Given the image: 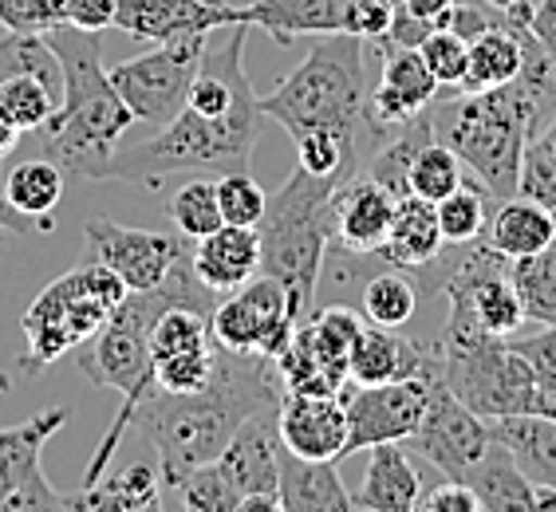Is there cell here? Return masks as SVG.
Listing matches in <instances>:
<instances>
[{
	"label": "cell",
	"mask_w": 556,
	"mask_h": 512,
	"mask_svg": "<svg viewBox=\"0 0 556 512\" xmlns=\"http://www.w3.org/2000/svg\"><path fill=\"white\" fill-rule=\"evenodd\" d=\"M285 395L289 391L280 383L277 359L217 347L214 374L202 391H147L130 426H139L159 449V473L174 489L190 470L222 458V449L249 418L277 414Z\"/></svg>",
	"instance_id": "cell-1"
},
{
	"label": "cell",
	"mask_w": 556,
	"mask_h": 512,
	"mask_svg": "<svg viewBox=\"0 0 556 512\" xmlns=\"http://www.w3.org/2000/svg\"><path fill=\"white\" fill-rule=\"evenodd\" d=\"M217 292H210L193 272L190 256L174 265V272L166 277V284L150 292H127V299L111 311V320L84 343V355H79V371L91 379L96 386H108L123 395L115 422L99 441L96 458L87 465L84 485H96L103 473H108L111 458H115L118 441L127 434V426L135 422V410L147 398V391H154V351H150V331L162 311L174 308V304H186V308H198L205 316H214L217 308Z\"/></svg>",
	"instance_id": "cell-2"
},
{
	"label": "cell",
	"mask_w": 556,
	"mask_h": 512,
	"mask_svg": "<svg viewBox=\"0 0 556 512\" xmlns=\"http://www.w3.org/2000/svg\"><path fill=\"white\" fill-rule=\"evenodd\" d=\"M43 36L64 64V99L43 127V158H52L60 170L75 178L103 182L108 162L115 158L135 115L111 84L96 33L60 24Z\"/></svg>",
	"instance_id": "cell-3"
},
{
	"label": "cell",
	"mask_w": 556,
	"mask_h": 512,
	"mask_svg": "<svg viewBox=\"0 0 556 512\" xmlns=\"http://www.w3.org/2000/svg\"><path fill=\"white\" fill-rule=\"evenodd\" d=\"M261 118L265 111L257 95H245L225 115H202V111L182 107L154 139L118 146L115 158L108 162L103 182H139L147 190H159L178 174L222 178V174L249 170L261 139Z\"/></svg>",
	"instance_id": "cell-4"
},
{
	"label": "cell",
	"mask_w": 556,
	"mask_h": 512,
	"mask_svg": "<svg viewBox=\"0 0 556 512\" xmlns=\"http://www.w3.org/2000/svg\"><path fill=\"white\" fill-rule=\"evenodd\" d=\"M367 91L371 87L364 72V36L332 33L312 43V52L261 99V111L277 118L292 139L308 130L367 139L379 135L367 123Z\"/></svg>",
	"instance_id": "cell-5"
},
{
	"label": "cell",
	"mask_w": 556,
	"mask_h": 512,
	"mask_svg": "<svg viewBox=\"0 0 556 512\" xmlns=\"http://www.w3.org/2000/svg\"><path fill=\"white\" fill-rule=\"evenodd\" d=\"M336 178H316L300 170L280 185L265 205L261 233V272L277 277L296 316L304 320L316 308V284H320L324 260L332 248V193Z\"/></svg>",
	"instance_id": "cell-6"
},
{
	"label": "cell",
	"mask_w": 556,
	"mask_h": 512,
	"mask_svg": "<svg viewBox=\"0 0 556 512\" xmlns=\"http://www.w3.org/2000/svg\"><path fill=\"white\" fill-rule=\"evenodd\" d=\"M127 292L130 289L115 268L99 265L91 256H79V265L67 268L60 280H52L24 311L21 328L28 347L21 355V371L40 374L60 355L84 347L111 320V311L127 299Z\"/></svg>",
	"instance_id": "cell-7"
},
{
	"label": "cell",
	"mask_w": 556,
	"mask_h": 512,
	"mask_svg": "<svg viewBox=\"0 0 556 512\" xmlns=\"http://www.w3.org/2000/svg\"><path fill=\"white\" fill-rule=\"evenodd\" d=\"M439 355V379L450 395L466 402L485 422L514 414L556 418V402L536 383L533 367L509 340L497 335H442L434 343Z\"/></svg>",
	"instance_id": "cell-8"
},
{
	"label": "cell",
	"mask_w": 556,
	"mask_h": 512,
	"mask_svg": "<svg viewBox=\"0 0 556 512\" xmlns=\"http://www.w3.org/2000/svg\"><path fill=\"white\" fill-rule=\"evenodd\" d=\"M364 331V316L343 304L312 308L292 331L289 347L277 355L285 391L296 395H340L348 386V355L355 335Z\"/></svg>",
	"instance_id": "cell-9"
},
{
	"label": "cell",
	"mask_w": 556,
	"mask_h": 512,
	"mask_svg": "<svg viewBox=\"0 0 556 512\" xmlns=\"http://www.w3.org/2000/svg\"><path fill=\"white\" fill-rule=\"evenodd\" d=\"M210 40H214V33L154 43V52H142L127 64L111 67V84L130 107L135 123L166 127L186 107V95H190L193 75L202 72V55Z\"/></svg>",
	"instance_id": "cell-10"
},
{
	"label": "cell",
	"mask_w": 556,
	"mask_h": 512,
	"mask_svg": "<svg viewBox=\"0 0 556 512\" xmlns=\"http://www.w3.org/2000/svg\"><path fill=\"white\" fill-rule=\"evenodd\" d=\"M296 323L300 316L292 308L289 289L277 277L261 272L217 299L214 316H210V335L217 347H229V351L277 359L289 347Z\"/></svg>",
	"instance_id": "cell-11"
},
{
	"label": "cell",
	"mask_w": 556,
	"mask_h": 512,
	"mask_svg": "<svg viewBox=\"0 0 556 512\" xmlns=\"http://www.w3.org/2000/svg\"><path fill=\"white\" fill-rule=\"evenodd\" d=\"M490 441H493L490 422L482 414H473L466 402H458V398L450 395V386L439 379V355H434V343H430L427 414H422V422H418L415 434L403 446L415 449L418 458H427L442 477L462 481L482 461Z\"/></svg>",
	"instance_id": "cell-12"
},
{
	"label": "cell",
	"mask_w": 556,
	"mask_h": 512,
	"mask_svg": "<svg viewBox=\"0 0 556 512\" xmlns=\"http://www.w3.org/2000/svg\"><path fill=\"white\" fill-rule=\"evenodd\" d=\"M84 256L115 268L130 292H150L166 284L178 260L193 253L190 236L159 233V229H130L111 217H87L84 225Z\"/></svg>",
	"instance_id": "cell-13"
},
{
	"label": "cell",
	"mask_w": 556,
	"mask_h": 512,
	"mask_svg": "<svg viewBox=\"0 0 556 512\" xmlns=\"http://www.w3.org/2000/svg\"><path fill=\"white\" fill-rule=\"evenodd\" d=\"M67 406H48L16 426H0V512L64 509V497L43 477L40 453L48 438L67 426Z\"/></svg>",
	"instance_id": "cell-14"
},
{
	"label": "cell",
	"mask_w": 556,
	"mask_h": 512,
	"mask_svg": "<svg viewBox=\"0 0 556 512\" xmlns=\"http://www.w3.org/2000/svg\"><path fill=\"white\" fill-rule=\"evenodd\" d=\"M343 410H348V458L355 449H371L379 441H407L427 414L430 398V359L427 371L399 383L343 386Z\"/></svg>",
	"instance_id": "cell-15"
},
{
	"label": "cell",
	"mask_w": 556,
	"mask_h": 512,
	"mask_svg": "<svg viewBox=\"0 0 556 512\" xmlns=\"http://www.w3.org/2000/svg\"><path fill=\"white\" fill-rule=\"evenodd\" d=\"M229 24H249L245 4L225 0H118L115 28L150 43H170L186 36L225 33Z\"/></svg>",
	"instance_id": "cell-16"
},
{
	"label": "cell",
	"mask_w": 556,
	"mask_h": 512,
	"mask_svg": "<svg viewBox=\"0 0 556 512\" xmlns=\"http://www.w3.org/2000/svg\"><path fill=\"white\" fill-rule=\"evenodd\" d=\"M379 48H383V72L379 84L367 91V123L383 135L422 115L442 87L415 43H379Z\"/></svg>",
	"instance_id": "cell-17"
},
{
	"label": "cell",
	"mask_w": 556,
	"mask_h": 512,
	"mask_svg": "<svg viewBox=\"0 0 556 512\" xmlns=\"http://www.w3.org/2000/svg\"><path fill=\"white\" fill-rule=\"evenodd\" d=\"M395 193L371 174L355 170L332 193V253L375 256L383 248L391 217H395Z\"/></svg>",
	"instance_id": "cell-18"
},
{
	"label": "cell",
	"mask_w": 556,
	"mask_h": 512,
	"mask_svg": "<svg viewBox=\"0 0 556 512\" xmlns=\"http://www.w3.org/2000/svg\"><path fill=\"white\" fill-rule=\"evenodd\" d=\"M280 446L308 461L348 458V410L340 395H296L280 402Z\"/></svg>",
	"instance_id": "cell-19"
},
{
	"label": "cell",
	"mask_w": 556,
	"mask_h": 512,
	"mask_svg": "<svg viewBox=\"0 0 556 512\" xmlns=\"http://www.w3.org/2000/svg\"><path fill=\"white\" fill-rule=\"evenodd\" d=\"M430 343H415L403 335V328H379L364 323L355 335L352 355H348V383L375 386V383H399L427 371Z\"/></svg>",
	"instance_id": "cell-20"
},
{
	"label": "cell",
	"mask_w": 556,
	"mask_h": 512,
	"mask_svg": "<svg viewBox=\"0 0 556 512\" xmlns=\"http://www.w3.org/2000/svg\"><path fill=\"white\" fill-rule=\"evenodd\" d=\"M190 265L205 289L225 296L261 272V233L249 225H222L214 233L198 236Z\"/></svg>",
	"instance_id": "cell-21"
},
{
	"label": "cell",
	"mask_w": 556,
	"mask_h": 512,
	"mask_svg": "<svg viewBox=\"0 0 556 512\" xmlns=\"http://www.w3.org/2000/svg\"><path fill=\"white\" fill-rule=\"evenodd\" d=\"M277 414H257L249 418L245 426L237 430L229 446L222 449V465L229 473L237 489H241V501H245L249 492H280V470H277V458H280V426H277Z\"/></svg>",
	"instance_id": "cell-22"
},
{
	"label": "cell",
	"mask_w": 556,
	"mask_h": 512,
	"mask_svg": "<svg viewBox=\"0 0 556 512\" xmlns=\"http://www.w3.org/2000/svg\"><path fill=\"white\" fill-rule=\"evenodd\" d=\"M245 12L253 28H265L277 43H292L296 36L352 33L355 0H245Z\"/></svg>",
	"instance_id": "cell-23"
},
{
	"label": "cell",
	"mask_w": 556,
	"mask_h": 512,
	"mask_svg": "<svg viewBox=\"0 0 556 512\" xmlns=\"http://www.w3.org/2000/svg\"><path fill=\"white\" fill-rule=\"evenodd\" d=\"M446 236L439 229V209L434 202L418 197V193H403L395 202V217H391V229H387L383 248L375 253L379 268H403V272H415L427 260L442 253Z\"/></svg>",
	"instance_id": "cell-24"
},
{
	"label": "cell",
	"mask_w": 556,
	"mask_h": 512,
	"mask_svg": "<svg viewBox=\"0 0 556 512\" xmlns=\"http://www.w3.org/2000/svg\"><path fill=\"white\" fill-rule=\"evenodd\" d=\"M418 497H422V481H418V470L410 465L407 446L403 441H379V446H371V461H367L364 481L352 492L355 509L415 512Z\"/></svg>",
	"instance_id": "cell-25"
},
{
	"label": "cell",
	"mask_w": 556,
	"mask_h": 512,
	"mask_svg": "<svg viewBox=\"0 0 556 512\" xmlns=\"http://www.w3.org/2000/svg\"><path fill=\"white\" fill-rule=\"evenodd\" d=\"M280 512H348L355 509L352 492L343 489L336 461H308L296 458L292 449L280 446Z\"/></svg>",
	"instance_id": "cell-26"
},
{
	"label": "cell",
	"mask_w": 556,
	"mask_h": 512,
	"mask_svg": "<svg viewBox=\"0 0 556 512\" xmlns=\"http://www.w3.org/2000/svg\"><path fill=\"white\" fill-rule=\"evenodd\" d=\"M485 245L497 248L509 260H521V256H533L541 248H548L556 241V214L548 205L514 193V197H502L493 205L490 225H485Z\"/></svg>",
	"instance_id": "cell-27"
},
{
	"label": "cell",
	"mask_w": 556,
	"mask_h": 512,
	"mask_svg": "<svg viewBox=\"0 0 556 512\" xmlns=\"http://www.w3.org/2000/svg\"><path fill=\"white\" fill-rule=\"evenodd\" d=\"M162 473L147 461H130L118 473H103L96 485H84L79 492L64 497V509L75 512H142L159 509Z\"/></svg>",
	"instance_id": "cell-28"
},
{
	"label": "cell",
	"mask_w": 556,
	"mask_h": 512,
	"mask_svg": "<svg viewBox=\"0 0 556 512\" xmlns=\"http://www.w3.org/2000/svg\"><path fill=\"white\" fill-rule=\"evenodd\" d=\"M490 434L514 453L517 470L533 485H556V418L514 414L493 418Z\"/></svg>",
	"instance_id": "cell-29"
},
{
	"label": "cell",
	"mask_w": 556,
	"mask_h": 512,
	"mask_svg": "<svg viewBox=\"0 0 556 512\" xmlns=\"http://www.w3.org/2000/svg\"><path fill=\"white\" fill-rule=\"evenodd\" d=\"M462 481L478 492V501H482L485 512H536L533 481L517 470L514 453H509L497 438L490 441L482 461H478Z\"/></svg>",
	"instance_id": "cell-30"
},
{
	"label": "cell",
	"mask_w": 556,
	"mask_h": 512,
	"mask_svg": "<svg viewBox=\"0 0 556 512\" xmlns=\"http://www.w3.org/2000/svg\"><path fill=\"white\" fill-rule=\"evenodd\" d=\"M525 28L529 24H502V28H485L482 36H473L458 91H493V87L509 84L521 72Z\"/></svg>",
	"instance_id": "cell-31"
},
{
	"label": "cell",
	"mask_w": 556,
	"mask_h": 512,
	"mask_svg": "<svg viewBox=\"0 0 556 512\" xmlns=\"http://www.w3.org/2000/svg\"><path fill=\"white\" fill-rule=\"evenodd\" d=\"M4 197H9L24 217H33L40 233H52L55 205L64 202V170L52 158H28L4 174Z\"/></svg>",
	"instance_id": "cell-32"
},
{
	"label": "cell",
	"mask_w": 556,
	"mask_h": 512,
	"mask_svg": "<svg viewBox=\"0 0 556 512\" xmlns=\"http://www.w3.org/2000/svg\"><path fill=\"white\" fill-rule=\"evenodd\" d=\"M418 284L403 268H379L359 284V311L379 328H407L418 311Z\"/></svg>",
	"instance_id": "cell-33"
},
{
	"label": "cell",
	"mask_w": 556,
	"mask_h": 512,
	"mask_svg": "<svg viewBox=\"0 0 556 512\" xmlns=\"http://www.w3.org/2000/svg\"><path fill=\"white\" fill-rule=\"evenodd\" d=\"M514 277V289L521 296L525 320L541 323V328H553L556 323V241L548 248L533 256H521L509 268Z\"/></svg>",
	"instance_id": "cell-34"
},
{
	"label": "cell",
	"mask_w": 556,
	"mask_h": 512,
	"mask_svg": "<svg viewBox=\"0 0 556 512\" xmlns=\"http://www.w3.org/2000/svg\"><path fill=\"white\" fill-rule=\"evenodd\" d=\"M493 197L482 182H462L454 193H446L442 202H434L439 209V229L446 236V245H466V241H478L485 233L493 214Z\"/></svg>",
	"instance_id": "cell-35"
},
{
	"label": "cell",
	"mask_w": 556,
	"mask_h": 512,
	"mask_svg": "<svg viewBox=\"0 0 556 512\" xmlns=\"http://www.w3.org/2000/svg\"><path fill=\"white\" fill-rule=\"evenodd\" d=\"M55 107H60V95L43 79H36V75L16 72L0 79V115L9 118L21 135L48 127V118L55 115Z\"/></svg>",
	"instance_id": "cell-36"
},
{
	"label": "cell",
	"mask_w": 556,
	"mask_h": 512,
	"mask_svg": "<svg viewBox=\"0 0 556 512\" xmlns=\"http://www.w3.org/2000/svg\"><path fill=\"white\" fill-rule=\"evenodd\" d=\"M166 214H170L174 229L190 241L222 229V205H217V178H205V174H193L186 178L178 190L170 193L166 202Z\"/></svg>",
	"instance_id": "cell-37"
},
{
	"label": "cell",
	"mask_w": 556,
	"mask_h": 512,
	"mask_svg": "<svg viewBox=\"0 0 556 512\" xmlns=\"http://www.w3.org/2000/svg\"><path fill=\"white\" fill-rule=\"evenodd\" d=\"M466 166L446 142L430 139L427 146L418 150L415 162H410L407 170V190L418 193V197H427V202H442L446 193H454L462 182H466Z\"/></svg>",
	"instance_id": "cell-38"
},
{
	"label": "cell",
	"mask_w": 556,
	"mask_h": 512,
	"mask_svg": "<svg viewBox=\"0 0 556 512\" xmlns=\"http://www.w3.org/2000/svg\"><path fill=\"white\" fill-rule=\"evenodd\" d=\"M517 193L548 205V209L556 214V115L536 130L533 139L525 142L521 174H517Z\"/></svg>",
	"instance_id": "cell-39"
},
{
	"label": "cell",
	"mask_w": 556,
	"mask_h": 512,
	"mask_svg": "<svg viewBox=\"0 0 556 512\" xmlns=\"http://www.w3.org/2000/svg\"><path fill=\"white\" fill-rule=\"evenodd\" d=\"M174 492H178V501H182L190 512H237L241 509V489H237L233 481H229V473L217 465V458L186 473V477L174 485Z\"/></svg>",
	"instance_id": "cell-40"
},
{
	"label": "cell",
	"mask_w": 556,
	"mask_h": 512,
	"mask_svg": "<svg viewBox=\"0 0 556 512\" xmlns=\"http://www.w3.org/2000/svg\"><path fill=\"white\" fill-rule=\"evenodd\" d=\"M217 363V343H205V347H193V351L166 355V359H154V391H166V395H190V391H202L210 383Z\"/></svg>",
	"instance_id": "cell-41"
},
{
	"label": "cell",
	"mask_w": 556,
	"mask_h": 512,
	"mask_svg": "<svg viewBox=\"0 0 556 512\" xmlns=\"http://www.w3.org/2000/svg\"><path fill=\"white\" fill-rule=\"evenodd\" d=\"M217 205H222L225 225H249L257 229L265 217L268 193L261 190V182L249 170H233L217 178Z\"/></svg>",
	"instance_id": "cell-42"
},
{
	"label": "cell",
	"mask_w": 556,
	"mask_h": 512,
	"mask_svg": "<svg viewBox=\"0 0 556 512\" xmlns=\"http://www.w3.org/2000/svg\"><path fill=\"white\" fill-rule=\"evenodd\" d=\"M418 52H422L430 72H434L439 87L458 91L462 75H466V55H470V40L466 36H458L454 28H434V33L422 36Z\"/></svg>",
	"instance_id": "cell-43"
},
{
	"label": "cell",
	"mask_w": 556,
	"mask_h": 512,
	"mask_svg": "<svg viewBox=\"0 0 556 512\" xmlns=\"http://www.w3.org/2000/svg\"><path fill=\"white\" fill-rule=\"evenodd\" d=\"M0 24L9 33H52L67 24V0H0Z\"/></svg>",
	"instance_id": "cell-44"
},
{
	"label": "cell",
	"mask_w": 556,
	"mask_h": 512,
	"mask_svg": "<svg viewBox=\"0 0 556 512\" xmlns=\"http://www.w3.org/2000/svg\"><path fill=\"white\" fill-rule=\"evenodd\" d=\"M514 351H521L533 367L536 383L545 386V395L556 402V323L553 328H541L536 335H525V340H509Z\"/></svg>",
	"instance_id": "cell-45"
},
{
	"label": "cell",
	"mask_w": 556,
	"mask_h": 512,
	"mask_svg": "<svg viewBox=\"0 0 556 512\" xmlns=\"http://www.w3.org/2000/svg\"><path fill=\"white\" fill-rule=\"evenodd\" d=\"M418 512H482V501H478V492L466 481L446 477L418 497Z\"/></svg>",
	"instance_id": "cell-46"
},
{
	"label": "cell",
	"mask_w": 556,
	"mask_h": 512,
	"mask_svg": "<svg viewBox=\"0 0 556 512\" xmlns=\"http://www.w3.org/2000/svg\"><path fill=\"white\" fill-rule=\"evenodd\" d=\"M399 4L395 0H355V16H352V33L364 36V40H387L391 28H395Z\"/></svg>",
	"instance_id": "cell-47"
},
{
	"label": "cell",
	"mask_w": 556,
	"mask_h": 512,
	"mask_svg": "<svg viewBox=\"0 0 556 512\" xmlns=\"http://www.w3.org/2000/svg\"><path fill=\"white\" fill-rule=\"evenodd\" d=\"M118 0H67V24L79 33H108L115 28Z\"/></svg>",
	"instance_id": "cell-48"
},
{
	"label": "cell",
	"mask_w": 556,
	"mask_h": 512,
	"mask_svg": "<svg viewBox=\"0 0 556 512\" xmlns=\"http://www.w3.org/2000/svg\"><path fill=\"white\" fill-rule=\"evenodd\" d=\"M399 12H403V16H410L415 24H422L427 33H434V28H446V24H450L454 0H403V4H399Z\"/></svg>",
	"instance_id": "cell-49"
},
{
	"label": "cell",
	"mask_w": 556,
	"mask_h": 512,
	"mask_svg": "<svg viewBox=\"0 0 556 512\" xmlns=\"http://www.w3.org/2000/svg\"><path fill=\"white\" fill-rule=\"evenodd\" d=\"M529 33L541 40L548 60L556 64V0H533V16H529Z\"/></svg>",
	"instance_id": "cell-50"
},
{
	"label": "cell",
	"mask_w": 556,
	"mask_h": 512,
	"mask_svg": "<svg viewBox=\"0 0 556 512\" xmlns=\"http://www.w3.org/2000/svg\"><path fill=\"white\" fill-rule=\"evenodd\" d=\"M4 233H40V229H36L33 217H24L21 209L0 193V241H4Z\"/></svg>",
	"instance_id": "cell-51"
},
{
	"label": "cell",
	"mask_w": 556,
	"mask_h": 512,
	"mask_svg": "<svg viewBox=\"0 0 556 512\" xmlns=\"http://www.w3.org/2000/svg\"><path fill=\"white\" fill-rule=\"evenodd\" d=\"M482 4L505 12L514 24H529V16H533V0H482Z\"/></svg>",
	"instance_id": "cell-52"
},
{
	"label": "cell",
	"mask_w": 556,
	"mask_h": 512,
	"mask_svg": "<svg viewBox=\"0 0 556 512\" xmlns=\"http://www.w3.org/2000/svg\"><path fill=\"white\" fill-rule=\"evenodd\" d=\"M16 139H21V130H16V127L9 123V118L0 115V158H9L12 146H16Z\"/></svg>",
	"instance_id": "cell-53"
}]
</instances>
